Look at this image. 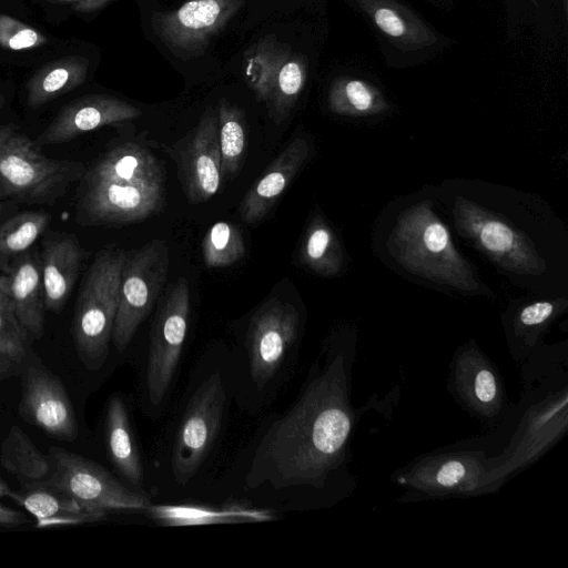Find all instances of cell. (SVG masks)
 I'll list each match as a JSON object with an SVG mask.
<instances>
[{
    "label": "cell",
    "instance_id": "1",
    "mask_svg": "<svg viewBox=\"0 0 568 568\" xmlns=\"http://www.w3.org/2000/svg\"><path fill=\"white\" fill-rule=\"evenodd\" d=\"M347 355L329 347L297 400L270 426L255 450L247 489L266 483L277 489H322L346 465L356 422Z\"/></svg>",
    "mask_w": 568,
    "mask_h": 568
},
{
    "label": "cell",
    "instance_id": "2",
    "mask_svg": "<svg viewBox=\"0 0 568 568\" xmlns=\"http://www.w3.org/2000/svg\"><path fill=\"white\" fill-rule=\"evenodd\" d=\"M387 245L398 263L415 274L462 291L481 292L429 202L413 205L398 216Z\"/></svg>",
    "mask_w": 568,
    "mask_h": 568
},
{
    "label": "cell",
    "instance_id": "3",
    "mask_svg": "<svg viewBox=\"0 0 568 568\" xmlns=\"http://www.w3.org/2000/svg\"><path fill=\"white\" fill-rule=\"evenodd\" d=\"M367 26L384 64L406 70L446 53L455 40L405 0H343Z\"/></svg>",
    "mask_w": 568,
    "mask_h": 568
},
{
    "label": "cell",
    "instance_id": "4",
    "mask_svg": "<svg viewBox=\"0 0 568 568\" xmlns=\"http://www.w3.org/2000/svg\"><path fill=\"white\" fill-rule=\"evenodd\" d=\"M125 251L106 247L92 261L78 293L72 337L85 368L99 369L109 355Z\"/></svg>",
    "mask_w": 568,
    "mask_h": 568
},
{
    "label": "cell",
    "instance_id": "5",
    "mask_svg": "<svg viewBox=\"0 0 568 568\" xmlns=\"http://www.w3.org/2000/svg\"><path fill=\"white\" fill-rule=\"evenodd\" d=\"M84 166L48 158L13 124L0 125V194L28 204H52L82 180Z\"/></svg>",
    "mask_w": 568,
    "mask_h": 568
},
{
    "label": "cell",
    "instance_id": "6",
    "mask_svg": "<svg viewBox=\"0 0 568 568\" xmlns=\"http://www.w3.org/2000/svg\"><path fill=\"white\" fill-rule=\"evenodd\" d=\"M169 264V246L161 239L125 251L111 339L118 352L126 348L153 308L166 282Z\"/></svg>",
    "mask_w": 568,
    "mask_h": 568
},
{
    "label": "cell",
    "instance_id": "7",
    "mask_svg": "<svg viewBox=\"0 0 568 568\" xmlns=\"http://www.w3.org/2000/svg\"><path fill=\"white\" fill-rule=\"evenodd\" d=\"M488 462L478 452L434 453L399 469L394 480L425 498L474 497L496 490Z\"/></svg>",
    "mask_w": 568,
    "mask_h": 568
},
{
    "label": "cell",
    "instance_id": "8",
    "mask_svg": "<svg viewBox=\"0 0 568 568\" xmlns=\"http://www.w3.org/2000/svg\"><path fill=\"white\" fill-rule=\"evenodd\" d=\"M50 470L41 483L57 488L87 508L143 510L151 504L146 495L129 489L99 464L61 447L49 448Z\"/></svg>",
    "mask_w": 568,
    "mask_h": 568
},
{
    "label": "cell",
    "instance_id": "9",
    "mask_svg": "<svg viewBox=\"0 0 568 568\" xmlns=\"http://www.w3.org/2000/svg\"><path fill=\"white\" fill-rule=\"evenodd\" d=\"M190 316V290L180 277L169 286L150 331L145 387L148 398L158 406L173 381L186 337Z\"/></svg>",
    "mask_w": 568,
    "mask_h": 568
},
{
    "label": "cell",
    "instance_id": "10",
    "mask_svg": "<svg viewBox=\"0 0 568 568\" xmlns=\"http://www.w3.org/2000/svg\"><path fill=\"white\" fill-rule=\"evenodd\" d=\"M458 232L506 271L539 275L546 268L529 239L505 222L464 197L454 206Z\"/></svg>",
    "mask_w": 568,
    "mask_h": 568
},
{
    "label": "cell",
    "instance_id": "11",
    "mask_svg": "<svg viewBox=\"0 0 568 568\" xmlns=\"http://www.w3.org/2000/svg\"><path fill=\"white\" fill-rule=\"evenodd\" d=\"M224 404L225 390L216 372L196 388L180 423L171 458L178 484L185 485L206 458L221 427Z\"/></svg>",
    "mask_w": 568,
    "mask_h": 568
},
{
    "label": "cell",
    "instance_id": "12",
    "mask_svg": "<svg viewBox=\"0 0 568 568\" xmlns=\"http://www.w3.org/2000/svg\"><path fill=\"white\" fill-rule=\"evenodd\" d=\"M245 0H189L171 11L153 12L154 33L183 61L204 54L211 40L244 6Z\"/></svg>",
    "mask_w": 568,
    "mask_h": 568
},
{
    "label": "cell",
    "instance_id": "13",
    "mask_svg": "<svg viewBox=\"0 0 568 568\" xmlns=\"http://www.w3.org/2000/svg\"><path fill=\"white\" fill-rule=\"evenodd\" d=\"M165 205V185L83 181L77 221L89 226H121L146 220Z\"/></svg>",
    "mask_w": 568,
    "mask_h": 568
},
{
    "label": "cell",
    "instance_id": "14",
    "mask_svg": "<svg viewBox=\"0 0 568 568\" xmlns=\"http://www.w3.org/2000/svg\"><path fill=\"white\" fill-rule=\"evenodd\" d=\"M169 153L176 163L187 202L195 205L212 199L222 181L217 110L207 106L196 126L176 141Z\"/></svg>",
    "mask_w": 568,
    "mask_h": 568
},
{
    "label": "cell",
    "instance_id": "15",
    "mask_svg": "<svg viewBox=\"0 0 568 568\" xmlns=\"http://www.w3.org/2000/svg\"><path fill=\"white\" fill-rule=\"evenodd\" d=\"M567 385L551 389L526 409L515 432L508 458L489 469V476L503 483L506 476L537 460L566 433L568 425Z\"/></svg>",
    "mask_w": 568,
    "mask_h": 568
},
{
    "label": "cell",
    "instance_id": "16",
    "mask_svg": "<svg viewBox=\"0 0 568 568\" xmlns=\"http://www.w3.org/2000/svg\"><path fill=\"white\" fill-rule=\"evenodd\" d=\"M448 388L469 414L491 425L507 414V398L497 367L475 344L460 347L449 365Z\"/></svg>",
    "mask_w": 568,
    "mask_h": 568
},
{
    "label": "cell",
    "instance_id": "17",
    "mask_svg": "<svg viewBox=\"0 0 568 568\" xmlns=\"http://www.w3.org/2000/svg\"><path fill=\"white\" fill-rule=\"evenodd\" d=\"M296 308L270 298L251 317L247 329L250 373L254 384L263 388L276 375L298 332Z\"/></svg>",
    "mask_w": 568,
    "mask_h": 568
},
{
    "label": "cell",
    "instance_id": "18",
    "mask_svg": "<svg viewBox=\"0 0 568 568\" xmlns=\"http://www.w3.org/2000/svg\"><path fill=\"white\" fill-rule=\"evenodd\" d=\"M19 414L27 423L59 440L78 436L74 408L62 382L45 368L26 372Z\"/></svg>",
    "mask_w": 568,
    "mask_h": 568
},
{
    "label": "cell",
    "instance_id": "19",
    "mask_svg": "<svg viewBox=\"0 0 568 568\" xmlns=\"http://www.w3.org/2000/svg\"><path fill=\"white\" fill-rule=\"evenodd\" d=\"M142 111L108 94H90L67 104L38 135L34 143L41 148L60 144L105 125L134 120Z\"/></svg>",
    "mask_w": 568,
    "mask_h": 568
},
{
    "label": "cell",
    "instance_id": "20",
    "mask_svg": "<svg viewBox=\"0 0 568 568\" xmlns=\"http://www.w3.org/2000/svg\"><path fill=\"white\" fill-rule=\"evenodd\" d=\"M6 300L23 331L40 337L44 331V295L37 251L9 260L1 276Z\"/></svg>",
    "mask_w": 568,
    "mask_h": 568
},
{
    "label": "cell",
    "instance_id": "21",
    "mask_svg": "<svg viewBox=\"0 0 568 568\" xmlns=\"http://www.w3.org/2000/svg\"><path fill=\"white\" fill-rule=\"evenodd\" d=\"M326 104L336 115L356 119L385 115L393 109L383 81L362 65L342 69L329 79Z\"/></svg>",
    "mask_w": 568,
    "mask_h": 568
},
{
    "label": "cell",
    "instance_id": "22",
    "mask_svg": "<svg viewBox=\"0 0 568 568\" xmlns=\"http://www.w3.org/2000/svg\"><path fill=\"white\" fill-rule=\"evenodd\" d=\"M39 257L44 307L49 312L60 313L77 283L85 251L74 234L54 232L42 242Z\"/></svg>",
    "mask_w": 568,
    "mask_h": 568
},
{
    "label": "cell",
    "instance_id": "23",
    "mask_svg": "<svg viewBox=\"0 0 568 568\" xmlns=\"http://www.w3.org/2000/svg\"><path fill=\"white\" fill-rule=\"evenodd\" d=\"M310 153L307 141L292 140L247 190L240 204V216L246 223L265 217L291 182L303 169Z\"/></svg>",
    "mask_w": 568,
    "mask_h": 568
},
{
    "label": "cell",
    "instance_id": "24",
    "mask_svg": "<svg viewBox=\"0 0 568 568\" xmlns=\"http://www.w3.org/2000/svg\"><path fill=\"white\" fill-rule=\"evenodd\" d=\"M0 497H9L23 507L36 518L38 528L89 524L106 515L87 508L68 494L43 484L22 486L17 491L0 478Z\"/></svg>",
    "mask_w": 568,
    "mask_h": 568
},
{
    "label": "cell",
    "instance_id": "25",
    "mask_svg": "<svg viewBox=\"0 0 568 568\" xmlns=\"http://www.w3.org/2000/svg\"><path fill=\"white\" fill-rule=\"evenodd\" d=\"M82 180L165 185V171L149 149L135 143H124L99 158L91 169L85 171Z\"/></svg>",
    "mask_w": 568,
    "mask_h": 568
},
{
    "label": "cell",
    "instance_id": "26",
    "mask_svg": "<svg viewBox=\"0 0 568 568\" xmlns=\"http://www.w3.org/2000/svg\"><path fill=\"white\" fill-rule=\"evenodd\" d=\"M144 511L160 525L173 527L268 521L275 519V515L272 510L256 508L243 501H232L216 507L150 504Z\"/></svg>",
    "mask_w": 568,
    "mask_h": 568
},
{
    "label": "cell",
    "instance_id": "27",
    "mask_svg": "<svg viewBox=\"0 0 568 568\" xmlns=\"http://www.w3.org/2000/svg\"><path fill=\"white\" fill-rule=\"evenodd\" d=\"M108 456L114 468L134 486L143 481V468L135 444L129 413L120 396L110 398L104 420Z\"/></svg>",
    "mask_w": 568,
    "mask_h": 568
},
{
    "label": "cell",
    "instance_id": "28",
    "mask_svg": "<svg viewBox=\"0 0 568 568\" xmlns=\"http://www.w3.org/2000/svg\"><path fill=\"white\" fill-rule=\"evenodd\" d=\"M506 38L517 41L527 31L558 40L557 27L567 23V0H503Z\"/></svg>",
    "mask_w": 568,
    "mask_h": 568
},
{
    "label": "cell",
    "instance_id": "29",
    "mask_svg": "<svg viewBox=\"0 0 568 568\" xmlns=\"http://www.w3.org/2000/svg\"><path fill=\"white\" fill-rule=\"evenodd\" d=\"M89 60L71 55L40 69L27 84V102L39 108L81 85L88 75Z\"/></svg>",
    "mask_w": 568,
    "mask_h": 568
},
{
    "label": "cell",
    "instance_id": "30",
    "mask_svg": "<svg viewBox=\"0 0 568 568\" xmlns=\"http://www.w3.org/2000/svg\"><path fill=\"white\" fill-rule=\"evenodd\" d=\"M293 52L291 45L267 34L251 45L244 54L243 71L247 85L261 102L268 100L278 71Z\"/></svg>",
    "mask_w": 568,
    "mask_h": 568
},
{
    "label": "cell",
    "instance_id": "31",
    "mask_svg": "<svg viewBox=\"0 0 568 568\" xmlns=\"http://www.w3.org/2000/svg\"><path fill=\"white\" fill-rule=\"evenodd\" d=\"M0 464L18 478L21 486L41 484L50 470L47 455H43L16 425L10 428L2 442Z\"/></svg>",
    "mask_w": 568,
    "mask_h": 568
},
{
    "label": "cell",
    "instance_id": "32",
    "mask_svg": "<svg viewBox=\"0 0 568 568\" xmlns=\"http://www.w3.org/2000/svg\"><path fill=\"white\" fill-rule=\"evenodd\" d=\"M311 59L304 52H292L282 64L272 93L266 101L268 115L275 123L283 122L294 109L306 87Z\"/></svg>",
    "mask_w": 568,
    "mask_h": 568
},
{
    "label": "cell",
    "instance_id": "33",
    "mask_svg": "<svg viewBox=\"0 0 568 568\" xmlns=\"http://www.w3.org/2000/svg\"><path fill=\"white\" fill-rule=\"evenodd\" d=\"M217 110L219 144L222 178H233L242 166L246 153L245 112L225 99H221Z\"/></svg>",
    "mask_w": 568,
    "mask_h": 568
},
{
    "label": "cell",
    "instance_id": "34",
    "mask_svg": "<svg viewBox=\"0 0 568 568\" xmlns=\"http://www.w3.org/2000/svg\"><path fill=\"white\" fill-rule=\"evenodd\" d=\"M300 263L313 272L336 275L343 264V253L333 230L320 216L314 217L305 232L298 252Z\"/></svg>",
    "mask_w": 568,
    "mask_h": 568
},
{
    "label": "cell",
    "instance_id": "35",
    "mask_svg": "<svg viewBox=\"0 0 568 568\" xmlns=\"http://www.w3.org/2000/svg\"><path fill=\"white\" fill-rule=\"evenodd\" d=\"M52 216L44 211H24L0 224V257L19 256L47 231Z\"/></svg>",
    "mask_w": 568,
    "mask_h": 568
},
{
    "label": "cell",
    "instance_id": "36",
    "mask_svg": "<svg viewBox=\"0 0 568 568\" xmlns=\"http://www.w3.org/2000/svg\"><path fill=\"white\" fill-rule=\"evenodd\" d=\"M201 250L206 267H227L243 257L245 244L236 225L220 221L206 231Z\"/></svg>",
    "mask_w": 568,
    "mask_h": 568
},
{
    "label": "cell",
    "instance_id": "37",
    "mask_svg": "<svg viewBox=\"0 0 568 568\" xmlns=\"http://www.w3.org/2000/svg\"><path fill=\"white\" fill-rule=\"evenodd\" d=\"M564 307L560 301H542L520 310L514 325V336L519 341L516 346L520 348L515 357L517 362H523V353L525 357L545 327Z\"/></svg>",
    "mask_w": 568,
    "mask_h": 568
},
{
    "label": "cell",
    "instance_id": "38",
    "mask_svg": "<svg viewBox=\"0 0 568 568\" xmlns=\"http://www.w3.org/2000/svg\"><path fill=\"white\" fill-rule=\"evenodd\" d=\"M47 38L37 29L7 14H0V47L19 51L41 47Z\"/></svg>",
    "mask_w": 568,
    "mask_h": 568
},
{
    "label": "cell",
    "instance_id": "39",
    "mask_svg": "<svg viewBox=\"0 0 568 568\" xmlns=\"http://www.w3.org/2000/svg\"><path fill=\"white\" fill-rule=\"evenodd\" d=\"M0 355L11 363H20L26 356V332L12 311L0 307Z\"/></svg>",
    "mask_w": 568,
    "mask_h": 568
},
{
    "label": "cell",
    "instance_id": "40",
    "mask_svg": "<svg viewBox=\"0 0 568 568\" xmlns=\"http://www.w3.org/2000/svg\"><path fill=\"white\" fill-rule=\"evenodd\" d=\"M28 520L23 513L0 504V527L19 526Z\"/></svg>",
    "mask_w": 568,
    "mask_h": 568
},
{
    "label": "cell",
    "instance_id": "41",
    "mask_svg": "<svg viewBox=\"0 0 568 568\" xmlns=\"http://www.w3.org/2000/svg\"><path fill=\"white\" fill-rule=\"evenodd\" d=\"M75 1V9L80 11H93L103 8L113 0H62Z\"/></svg>",
    "mask_w": 568,
    "mask_h": 568
},
{
    "label": "cell",
    "instance_id": "42",
    "mask_svg": "<svg viewBox=\"0 0 568 568\" xmlns=\"http://www.w3.org/2000/svg\"><path fill=\"white\" fill-rule=\"evenodd\" d=\"M443 12H452L456 0H424Z\"/></svg>",
    "mask_w": 568,
    "mask_h": 568
},
{
    "label": "cell",
    "instance_id": "43",
    "mask_svg": "<svg viewBox=\"0 0 568 568\" xmlns=\"http://www.w3.org/2000/svg\"><path fill=\"white\" fill-rule=\"evenodd\" d=\"M11 373V362L0 355V379L6 378Z\"/></svg>",
    "mask_w": 568,
    "mask_h": 568
},
{
    "label": "cell",
    "instance_id": "44",
    "mask_svg": "<svg viewBox=\"0 0 568 568\" xmlns=\"http://www.w3.org/2000/svg\"><path fill=\"white\" fill-rule=\"evenodd\" d=\"M7 262L8 261L0 257V307L11 310L1 288V276Z\"/></svg>",
    "mask_w": 568,
    "mask_h": 568
},
{
    "label": "cell",
    "instance_id": "45",
    "mask_svg": "<svg viewBox=\"0 0 568 568\" xmlns=\"http://www.w3.org/2000/svg\"><path fill=\"white\" fill-rule=\"evenodd\" d=\"M4 103H6V98H4V95L0 94V111L3 108Z\"/></svg>",
    "mask_w": 568,
    "mask_h": 568
},
{
    "label": "cell",
    "instance_id": "46",
    "mask_svg": "<svg viewBox=\"0 0 568 568\" xmlns=\"http://www.w3.org/2000/svg\"><path fill=\"white\" fill-rule=\"evenodd\" d=\"M2 213H3V204L0 203V217H1Z\"/></svg>",
    "mask_w": 568,
    "mask_h": 568
}]
</instances>
